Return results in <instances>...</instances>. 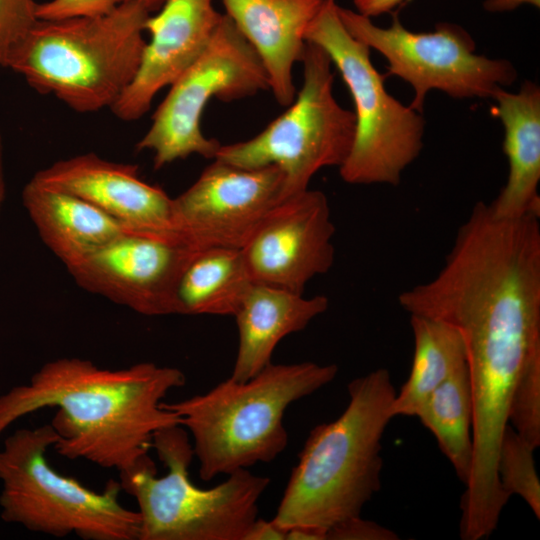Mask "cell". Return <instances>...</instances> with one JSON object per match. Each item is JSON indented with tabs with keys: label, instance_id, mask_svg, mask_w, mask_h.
Listing matches in <instances>:
<instances>
[{
	"label": "cell",
	"instance_id": "1",
	"mask_svg": "<svg viewBox=\"0 0 540 540\" xmlns=\"http://www.w3.org/2000/svg\"><path fill=\"white\" fill-rule=\"evenodd\" d=\"M539 216L498 218L478 202L431 280L399 294L410 315L448 323L460 333L473 401V462L463 505L499 510L508 496L497 454L515 382L540 358Z\"/></svg>",
	"mask_w": 540,
	"mask_h": 540
},
{
	"label": "cell",
	"instance_id": "2",
	"mask_svg": "<svg viewBox=\"0 0 540 540\" xmlns=\"http://www.w3.org/2000/svg\"><path fill=\"white\" fill-rule=\"evenodd\" d=\"M185 382L180 369L152 362L110 369L88 359L57 358L0 395V437L18 419L57 408L50 424L60 456L127 471L149 455L156 431L180 425L161 403Z\"/></svg>",
	"mask_w": 540,
	"mask_h": 540
},
{
	"label": "cell",
	"instance_id": "3",
	"mask_svg": "<svg viewBox=\"0 0 540 540\" xmlns=\"http://www.w3.org/2000/svg\"><path fill=\"white\" fill-rule=\"evenodd\" d=\"M348 394L343 413L315 426L298 455L273 518L284 529L302 526L326 534L361 516L381 487V440L396 395L389 371L378 368L355 378Z\"/></svg>",
	"mask_w": 540,
	"mask_h": 540
},
{
	"label": "cell",
	"instance_id": "4",
	"mask_svg": "<svg viewBox=\"0 0 540 540\" xmlns=\"http://www.w3.org/2000/svg\"><path fill=\"white\" fill-rule=\"evenodd\" d=\"M338 367L314 362L268 364L252 378H232L204 394L162 402L193 439L199 476L210 481L269 463L288 445L283 416L289 405L333 381Z\"/></svg>",
	"mask_w": 540,
	"mask_h": 540
},
{
	"label": "cell",
	"instance_id": "5",
	"mask_svg": "<svg viewBox=\"0 0 540 540\" xmlns=\"http://www.w3.org/2000/svg\"><path fill=\"white\" fill-rule=\"evenodd\" d=\"M151 11L142 0H125L100 16L39 19L7 68L74 111L111 108L138 70Z\"/></svg>",
	"mask_w": 540,
	"mask_h": 540
},
{
	"label": "cell",
	"instance_id": "6",
	"mask_svg": "<svg viewBox=\"0 0 540 540\" xmlns=\"http://www.w3.org/2000/svg\"><path fill=\"white\" fill-rule=\"evenodd\" d=\"M152 448L164 476L149 455L119 472L121 490L138 505L139 540H243L270 479L238 469L212 488L197 487L189 476L193 445L181 425L156 431Z\"/></svg>",
	"mask_w": 540,
	"mask_h": 540
},
{
	"label": "cell",
	"instance_id": "7",
	"mask_svg": "<svg viewBox=\"0 0 540 540\" xmlns=\"http://www.w3.org/2000/svg\"><path fill=\"white\" fill-rule=\"evenodd\" d=\"M58 440L52 425L17 429L0 450V517L29 531L83 540H139L140 514L119 501V481L101 492L50 466Z\"/></svg>",
	"mask_w": 540,
	"mask_h": 540
},
{
	"label": "cell",
	"instance_id": "8",
	"mask_svg": "<svg viewBox=\"0 0 540 540\" xmlns=\"http://www.w3.org/2000/svg\"><path fill=\"white\" fill-rule=\"evenodd\" d=\"M337 8L335 0H323L305 39L328 54L354 103V141L339 173L349 184L396 186L423 148L425 120L388 93L371 49L347 31Z\"/></svg>",
	"mask_w": 540,
	"mask_h": 540
},
{
	"label": "cell",
	"instance_id": "9",
	"mask_svg": "<svg viewBox=\"0 0 540 540\" xmlns=\"http://www.w3.org/2000/svg\"><path fill=\"white\" fill-rule=\"evenodd\" d=\"M303 84L288 108L251 139L220 145L214 159L242 168L277 166L283 173L282 200L309 188L322 168L340 167L355 136V115L333 94L332 62L306 42Z\"/></svg>",
	"mask_w": 540,
	"mask_h": 540
},
{
	"label": "cell",
	"instance_id": "10",
	"mask_svg": "<svg viewBox=\"0 0 540 540\" xmlns=\"http://www.w3.org/2000/svg\"><path fill=\"white\" fill-rule=\"evenodd\" d=\"M263 90H268V79L260 59L223 14L206 49L170 86L136 149L153 153L155 170L193 154L214 159L221 144L201 129L208 103L214 98L240 100Z\"/></svg>",
	"mask_w": 540,
	"mask_h": 540
},
{
	"label": "cell",
	"instance_id": "11",
	"mask_svg": "<svg viewBox=\"0 0 540 540\" xmlns=\"http://www.w3.org/2000/svg\"><path fill=\"white\" fill-rule=\"evenodd\" d=\"M337 10L354 38L385 57L388 74L411 85L414 97L409 106L419 113L430 90L455 99L492 98L517 79L509 60L476 54L474 39L457 24L441 22L434 31L413 32L397 16L384 28L357 11L339 5Z\"/></svg>",
	"mask_w": 540,
	"mask_h": 540
},
{
	"label": "cell",
	"instance_id": "12",
	"mask_svg": "<svg viewBox=\"0 0 540 540\" xmlns=\"http://www.w3.org/2000/svg\"><path fill=\"white\" fill-rule=\"evenodd\" d=\"M197 180L172 198V230L191 249H242L282 201L284 176L275 165L242 168L213 159Z\"/></svg>",
	"mask_w": 540,
	"mask_h": 540
},
{
	"label": "cell",
	"instance_id": "13",
	"mask_svg": "<svg viewBox=\"0 0 540 540\" xmlns=\"http://www.w3.org/2000/svg\"><path fill=\"white\" fill-rule=\"evenodd\" d=\"M195 252L176 233L124 228L68 272L86 291L139 314H176V286Z\"/></svg>",
	"mask_w": 540,
	"mask_h": 540
},
{
	"label": "cell",
	"instance_id": "14",
	"mask_svg": "<svg viewBox=\"0 0 540 540\" xmlns=\"http://www.w3.org/2000/svg\"><path fill=\"white\" fill-rule=\"evenodd\" d=\"M334 233L323 192L308 188L282 200L241 249L250 279L303 294L312 278L332 267Z\"/></svg>",
	"mask_w": 540,
	"mask_h": 540
},
{
	"label": "cell",
	"instance_id": "15",
	"mask_svg": "<svg viewBox=\"0 0 540 540\" xmlns=\"http://www.w3.org/2000/svg\"><path fill=\"white\" fill-rule=\"evenodd\" d=\"M222 16L213 0H165L145 23L150 40L132 82L111 107L113 114L124 121L146 114L157 93L170 87L203 53Z\"/></svg>",
	"mask_w": 540,
	"mask_h": 540
},
{
	"label": "cell",
	"instance_id": "16",
	"mask_svg": "<svg viewBox=\"0 0 540 540\" xmlns=\"http://www.w3.org/2000/svg\"><path fill=\"white\" fill-rule=\"evenodd\" d=\"M32 181L73 194L101 209L126 229L172 230V198L143 181L138 166L108 161L95 153L59 160L36 172Z\"/></svg>",
	"mask_w": 540,
	"mask_h": 540
},
{
	"label": "cell",
	"instance_id": "17",
	"mask_svg": "<svg viewBox=\"0 0 540 540\" xmlns=\"http://www.w3.org/2000/svg\"><path fill=\"white\" fill-rule=\"evenodd\" d=\"M226 15L253 48L282 106L296 96L293 68L301 62L307 29L323 0H221Z\"/></svg>",
	"mask_w": 540,
	"mask_h": 540
},
{
	"label": "cell",
	"instance_id": "18",
	"mask_svg": "<svg viewBox=\"0 0 540 540\" xmlns=\"http://www.w3.org/2000/svg\"><path fill=\"white\" fill-rule=\"evenodd\" d=\"M492 99L496 101L493 114L504 128L509 173L489 208L498 218L540 216V88L527 80L516 93L499 88Z\"/></svg>",
	"mask_w": 540,
	"mask_h": 540
},
{
	"label": "cell",
	"instance_id": "19",
	"mask_svg": "<svg viewBox=\"0 0 540 540\" xmlns=\"http://www.w3.org/2000/svg\"><path fill=\"white\" fill-rule=\"evenodd\" d=\"M329 306L326 296L306 298L283 288L252 283L233 315L238 350L230 378L246 381L272 361L278 343L303 330Z\"/></svg>",
	"mask_w": 540,
	"mask_h": 540
},
{
	"label": "cell",
	"instance_id": "20",
	"mask_svg": "<svg viewBox=\"0 0 540 540\" xmlns=\"http://www.w3.org/2000/svg\"><path fill=\"white\" fill-rule=\"evenodd\" d=\"M22 202L41 240L67 270L125 228L89 202L31 179L23 188Z\"/></svg>",
	"mask_w": 540,
	"mask_h": 540
},
{
	"label": "cell",
	"instance_id": "21",
	"mask_svg": "<svg viewBox=\"0 0 540 540\" xmlns=\"http://www.w3.org/2000/svg\"><path fill=\"white\" fill-rule=\"evenodd\" d=\"M252 283L241 249L196 251L176 286V314L233 316Z\"/></svg>",
	"mask_w": 540,
	"mask_h": 540
},
{
	"label": "cell",
	"instance_id": "22",
	"mask_svg": "<svg viewBox=\"0 0 540 540\" xmlns=\"http://www.w3.org/2000/svg\"><path fill=\"white\" fill-rule=\"evenodd\" d=\"M414 339L411 371L391 404V415L415 416L427 397L467 366L463 339L456 328L438 319L410 315Z\"/></svg>",
	"mask_w": 540,
	"mask_h": 540
},
{
	"label": "cell",
	"instance_id": "23",
	"mask_svg": "<svg viewBox=\"0 0 540 540\" xmlns=\"http://www.w3.org/2000/svg\"><path fill=\"white\" fill-rule=\"evenodd\" d=\"M415 416L434 435L440 450L466 485L473 462V401L467 366L437 387Z\"/></svg>",
	"mask_w": 540,
	"mask_h": 540
},
{
	"label": "cell",
	"instance_id": "24",
	"mask_svg": "<svg viewBox=\"0 0 540 540\" xmlns=\"http://www.w3.org/2000/svg\"><path fill=\"white\" fill-rule=\"evenodd\" d=\"M534 451L508 423L499 444L497 475L503 491L509 497L520 496L539 519L540 481L535 467Z\"/></svg>",
	"mask_w": 540,
	"mask_h": 540
},
{
	"label": "cell",
	"instance_id": "25",
	"mask_svg": "<svg viewBox=\"0 0 540 540\" xmlns=\"http://www.w3.org/2000/svg\"><path fill=\"white\" fill-rule=\"evenodd\" d=\"M34 0H0V66L8 64L39 21Z\"/></svg>",
	"mask_w": 540,
	"mask_h": 540
},
{
	"label": "cell",
	"instance_id": "26",
	"mask_svg": "<svg viewBox=\"0 0 540 540\" xmlns=\"http://www.w3.org/2000/svg\"><path fill=\"white\" fill-rule=\"evenodd\" d=\"M125 0H50L37 3L40 20H56L71 17H93L107 14Z\"/></svg>",
	"mask_w": 540,
	"mask_h": 540
},
{
	"label": "cell",
	"instance_id": "27",
	"mask_svg": "<svg viewBox=\"0 0 540 540\" xmlns=\"http://www.w3.org/2000/svg\"><path fill=\"white\" fill-rule=\"evenodd\" d=\"M327 540H395L398 535L376 522L364 520L361 516L346 520L326 533Z\"/></svg>",
	"mask_w": 540,
	"mask_h": 540
},
{
	"label": "cell",
	"instance_id": "28",
	"mask_svg": "<svg viewBox=\"0 0 540 540\" xmlns=\"http://www.w3.org/2000/svg\"><path fill=\"white\" fill-rule=\"evenodd\" d=\"M243 540H286V529L273 519L265 520L257 517Z\"/></svg>",
	"mask_w": 540,
	"mask_h": 540
},
{
	"label": "cell",
	"instance_id": "29",
	"mask_svg": "<svg viewBox=\"0 0 540 540\" xmlns=\"http://www.w3.org/2000/svg\"><path fill=\"white\" fill-rule=\"evenodd\" d=\"M357 12L369 18L387 13L403 0H353Z\"/></svg>",
	"mask_w": 540,
	"mask_h": 540
},
{
	"label": "cell",
	"instance_id": "30",
	"mask_svg": "<svg viewBox=\"0 0 540 540\" xmlns=\"http://www.w3.org/2000/svg\"><path fill=\"white\" fill-rule=\"evenodd\" d=\"M522 4H531L539 7L540 0H486L484 8L489 12H507Z\"/></svg>",
	"mask_w": 540,
	"mask_h": 540
},
{
	"label": "cell",
	"instance_id": "31",
	"mask_svg": "<svg viewBox=\"0 0 540 540\" xmlns=\"http://www.w3.org/2000/svg\"><path fill=\"white\" fill-rule=\"evenodd\" d=\"M286 540H326V534L312 528L295 526L286 529Z\"/></svg>",
	"mask_w": 540,
	"mask_h": 540
},
{
	"label": "cell",
	"instance_id": "32",
	"mask_svg": "<svg viewBox=\"0 0 540 540\" xmlns=\"http://www.w3.org/2000/svg\"><path fill=\"white\" fill-rule=\"evenodd\" d=\"M6 194V182L4 172L3 141L0 132V211Z\"/></svg>",
	"mask_w": 540,
	"mask_h": 540
},
{
	"label": "cell",
	"instance_id": "33",
	"mask_svg": "<svg viewBox=\"0 0 540 540\" xmlns=\"http://www.w3.org/2000/svg\"><path fill=\"white\" fill-rule=\"evenodd\" d=\"M142 1H144L153 11L159 6H161L165 0H142Z\"/></svg>",
	"mask_w": 540,
	"mask_h": 540
}]
</instances>
